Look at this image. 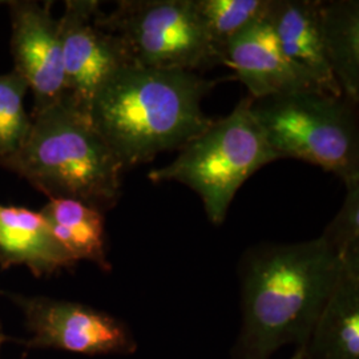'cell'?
<instances>
[{
  "label": "cell",
  "instance_id": "obj_1",
  "mask_svg": "<svg viewBox=\"0 0 359 359\" xmlns=\"http://www.w3.org/2000/svg\"><path fill=\"white\" fill-rule=\"evenodd\" d=\"M341 269L321 237L249 249L240 264L241 326L233 359H271L286 345L305 346Z\"/></svg>",
  "mask_w": 359,
  "mask_h": 359
},
{
  "label": "cell",
  "instance_id": "obj_2",
  "mask_svg": "<svg viewBox=\"0 0 359 359\" xmlns=\"http://www.w3.org/2000/svg\"><path fill=\"white\" fill-rule=\"evenodd\" d=\"M216 86L196 72L127 65L97 92L90 120L126 170L209 128L201 102Z\"/></svg>",
  "mask_w": 359,
  "mask_h": 359
},
{
  "label": "cell",
  "instance_id": "obj_3",
  "mask_svg": "<svg viewBox=\"0 0 359 359\" xmlns=\"http://www.w3.org/2000/svg\"><path fill=\"white\" fill-rule=\"evenodd\" d=\"M0 167L50 198L76 200L102 212L121 194L124 168L90 115L67 97L31 116L25 142Z\"/></svg>",
  "mask_w": 359,
  "mask_h": 359
},
{
  "label": "cell",
  "instance_id": "obj_4",
  "mask_svg": "<svg viewBox=\"0 0 359 359\" xmlns=\"http://www.w3.org/2000/svg\"><path fill=\"white\" fill-rule=\"evenodd\" d=\"M278 160L252 112V99H243L231 115L180 149L175 161L149 172L152 181H177L203 201L206 216L221 225L234 194L255 172Z\"/></svg>",
  "mask_w": 359,
  "mask_h": 359
},
{
  "label": "cell",
  "instance_id": "obj_5",
  "mask_svg": "<svg viewBox=\"0 0 359 359\" xmlns=\"http://www.w3.org/2000/svg\"><path fill=\"white\" fill-rule=\"evenodd\" d=\"M355 108L357 104L344 96L321 90L252 99V112L278 158L304 160L345 184L359 180Z\"/></svg>",
  "mask_w": 359,
  "mask_h": 359
},
{
  "label": "cell",
  "instance_id": "obj_6",
  "mask_svg": "<svg viewBox=\"0 0 359 359\" xmlns=\"http://www.w3.org/2000/svg\"><path fill=\"white\" fill-rule=\"evenodd\" d=\"M97 20L118 39L130 65L196 72L221 63L194 0H121Z\"/></svg>",
  "mask_w": 359,
  "mask_h": 359
},
{
  "label": "cell",
  "instance_id": "obj_7",
  "mask_svg": "<svg viewBox=\"0 0 359 359\" xmlns=\"http://www.w3.org/2000/svg\"><path fill=\"white\" fill-rule=\"evenodd\" d=\"M25 314L27 348H55L81 355H132L139 345L126 322L88 305L50 297L7 293Z\"/></svg>",
  "mask_w": 359,
  "mask_h": 359
},
{
  "label": "cell",
  "instance_id": "obj_8",
  "mask_svg": "<svg viewBox=\"0 0 359 359\" xmlns=\"http://www.w3.org/2000/svg\"><path fill=\"white\" fill-rule=\"evenodd\" d=\"M96 0H68L59 18L67 99L90 115L97 92L130 65L118 39L99 25Z\"/></svg>",
  "mask_w": 359,
  "mask_h": 359
},
{
  "label": "cell",
  "instance_id": "obj_9",
  "mask_svg": "<svg viewBox=\"0 0 359 359\" xmlns=\"http://www.w3.org/2000/svg\"><path fill=\"white\" fill-rule=\"evenodd\" d=\"M7 4L11 15L13 71L34 93V115L67 96L59 19L52 15V1L13 0Z\"/></svg>",
  "mask_w": 359,
  "mask_h": 359
},
{
  "label": "cell",
  "instance_id": "obj_10",
  "mask_svg": "<svg viewBox=\"0 0 359 359\" xmlns=\"http://www.w3.org/2000/svg\"><path fill=\"white\" fill-rule=\"evenodd\" d=\"M222 63L236 72L253 100L298 90H321L283 55L269 15L231 39L222 53Z\"/></svg>",
  "mask_w": 359,
  "mask_h": 359
},
{
  "label": "cell",
  "instance_id": "obj_11",
  "mask_svg": "<svg viewBox=\"0 0 359 359\" xmlns=\"http://www.w3.org/2000/svg\"><path fill=\"white\" fill-rule=\"evenodd\" d=\"M269 22L287 60L322 92L342 96L325 53L320 0H273Z\"/></svg>",
  "mask_w": 359,
  "mask_h": 359
},
{
  "label": "cell",
  "instance_id": "obj_12",
  "mask_svg": "<svg viewBox=\"0 0 359 359\" xmlns=\"http://www.w3.org/2000/svg\"><path fill=\"white\" fill-rule=\"evenodd\" d=\"M25 265L36 277L72 268L69 258L52 237L40 212L25 206L0 205V266Z\"/></svg>",
  "mask_w": 359,
  "mask_h": 359
},
{
  "label": "cell",
  "instance_id": "obj_13",
  "mask_svg": "<svg viewBox=\"0 0 359 359\" xmlns=\"http://www.w3.org/2000/svg\"><path fill=\"white\" fill-rule=\"evenodd\" d=\"M308 359H359V261H344L308 344Z\"/></svg>",
  "mask_w": 359,
  "mask_h": 359
},
{
  "label": "cell",
  "instance_id": "obj_14",
  "mask_svg": "<svg viewBox=\"0 0 359 359\" xmlns=\"http://www.w3.org/2000/svg\"><path fill=\"white\" fill-rule=\"evenodd\" d=\"M39 212L47 221L53 240L75 264L90 261L105 273L111 271L104 212L71 198H50Z\"/></svg>",
  "mask_w": 359,
  "mask_h": 359
},
{
  "label": "cell",
  "instance_id": "obj_15",
  "mask_svg": "<svg viewBox=\"0 0 359 359\" xmlns=\"http://www.w3.org/2000/svg\"><path fill=\"white\" fill-rule=\"evenodd\" d=\"M322 40L342 96L359 103V1L320 0Z\"/></svg>",
  "mask_w": 359,
  "mask_h": 359
},
{
  "label": "cell",
  "instance_id": "obj_16",
  "mask_svg": "<svg viewBox=\"0 0 359 359\" xmlns=\"http://www.w3.org/2000/svg\"><path fill=\"white\" fill-rule=\"evenodd\" d=\"M200 20L222 63L231 39L269 15L273 0H194Z\"/></svg>",
  "mask_w": 359,
  "mask_h": 359
},
{
  "label": "cell",
  "instance_id": "obj_17",
  "mask_svg": "<svg viewBox=\"0 0 359 359\" xmlns=\"http://www.w3.org/2000/svg\"><path fill=\"white\" fill-rule=\"evenodd\" d=\"M27 90L25 79L15 71L0 75V161L18 151L31 127L25 108Z\"/></svg>",
  "mask_w": 359,
  "mask_h": 359
},
{
  "label": "cell",
  "instance_id": "obj_18",
  "mask_svg": "<svg viewBox=\"0 0 359 359\" xmlns=\"http://www.w3.org/2000/svg\"><path fill=\"white\" fill-rule=\"evenodd\" d=\"M345 187V201L321 236L342 262L359 261V180Z\"/></svg>",
  "mask_w": 359,
  "mask_h": 359
},
{
  "label": "cell",
  "instance_id": "obj_19",
  "mask_svg": "<svg viewBox=\"0 0 359 359\" xmlns=\"http://www.w3.org/2000/svg\"><path fill=\"white\" fill-rule=\"evenodd\" d=\"M289 359H308V354H306L305 346L297 347L294 354Z\"/></svg>",
  "mask_w": 359,
  "mask_h": 359
},
{
  "label": "cell",
  "instance_id": "obj_20",
  "mask_svg": "<svg viewBox=\"0 0 359 359\" xmlns=\"http://www.w3.org/2000/svg\"><path fill=\"white\" fill-rule=\"evenodd\" d=\"M11 338H8L6 334L3 333V329H1V323H0V351H1V346L4 342H8Z\"/></svg>",
  "mask_w": 359,
  "mask_h": 359
},
{
  "label": "cell",
  "instance_id": "obj_21",
  "mask_svg": "<svg viewBox=\"0 0 359 359\" xmlns=\"http://www.w3.org/2000/svg\"><path fill=\"white\" fill-rule=\"evenodd\" d=\"M0 4H3V1H0Z\"/></svg>",
  "mask_w": 359,
  "mask_h": 359
}]
</instances>
